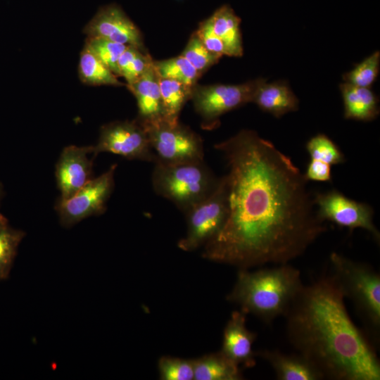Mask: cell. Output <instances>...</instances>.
Wrapping results in <instances>:
<instances>
[{"mask_svg": "<svg viewBox=\"0 0 380 380\" xmlns=\"http://www.w3.org/2000/svg\"><path fill=\"white\" fill-rule=\"evenodd\" d=\"M215 148L227 165L228 214L203 258L239 269L286 264L326 232L303 173L273 143L242 129Z\"/></svg>", "mask_w": 380, "mask_h": 380, "instance_id": "cell-1", "label": "cell"}, {"mask_svg": "<svg viewBox=\"0 0 380 380\" xmlns=\"http://www.w3.org/2000/svg\"><path fill=\"white\" fill-rule=\"evenodd\" d=\"M344 298L332 274L303 285L284 315L289 339L324 379L379 380L376 353L350 319Z\"/></svg>", "mask_w": 380, "mask_h": 380, "instance_id": "cell-2", "label": "cell"}, {"mask_svg": "<svg viewBox=\"0 0 380 380\" xmlns=\"http://www.w3.org/2000/svg\"><path fill=\"white\" fill-rule=\"evenodd\" d=\"M303 286L300 271L288 263L254 272L239 269L227 298L246 315L270 323L285 315Z\"/></svg>", "mask_w": 380, "mask_h": 380, "instance_id": "cell-3", "label": "cell"}, {"mask_svg": "<svg viewBox=\"0 0 380 380\" xmlns=\"http://www.w3.org/2000/svg\"><path fill=\"white\" fill-rule=\"evenodd\" d=\"M218 180L204 160L174 164L156 162L151 174L154 191L184 213L207 197Z\"/></svg>", "mask_w": 380, "mask_h": 380, "instance_id": "cell-4", "label": "cell"}, {"mask_svg": "<svg viewBox=\"0 0 380 380\" xmlns=\"http://www.w3.org/2000/svg\"><path fill=\"white\" fill-rule=\"evenodd\" d=\"M332 274L368 327L377 334L380 327V276L365 263L331 253Z\"/></svg>", "mask_w": 380, "mask_h": 380, "instance_id": "cell-5", "label": "cell"}, {"mask_svg": "<svg viewBox=\"0 0 380 380\" xmlns=\"http://www.w3.org/2000/svg\"><path fill=\"white\" fill-rule=\"evenodd\" d=\"M186 232L177 243L179 249L190 252L203 247L222 229L228 214L225 176L219 178L214 190L186 213Z\"/></svg>", "mask_w": 380, "mask_h": 380, "instance_id": "cell-6", "label": "cell"}, {"mask_svg": "<svg viewBox=\"0 0 380 380\" xmlns=\"http://www.w3.org/2000/svg\"><path fill=\"white\" fill-rule=\"evenodd\" d=\"M140 122L146 130L156 162L174 164L203 160L201 138L179 122H170L161 118Z\"/></svg>", "mask_w": 380, "mask_h": 380, "instance_id": "cell-7", "label": "cell"}, {"mask_svg": "<svg viewBox=\"0 0 380 380\" xmlns=\"http://www.w3.org/2000/svg\"><path fill=\"white\" fill-rule=\"evenodd\" d=\"M265 80L258 77L238 84H196L191 100L205 123L213 126L226 113L252 103L257 89Z\"/></svg>", "mask_w": 380, "mask_h": 380, "instance_id": "cell-8", "label": "cell"}, {"mask_svg": "<svg viewBox=\"0 0 380 380\" xmlns=\"http://www.w3.org/2000/svg\"><path fill=\"white\" fill-rule=\"evenodd\" d=\"M116 168V164L112 165L106 172L92 178L70 198L58 200L56 210L61 225L70 227L88 217L105 212L106 202L114 187Z\"/></svg>", "mask_w": 380, "mask_h": 380, "instance_id": "cell-9", "label": "cell"}, {"mask_svg": "<svg viewBox=\"0 0 380 380\" xmlns=\"http://www.w3.org/2000/svg\"><path fill=\"white\" fill-rule=\"evenodd\" d=\"M101 152L112 153L128 160L153 163L156 161L146 130L137 119L103 125L98 142L94 146V156Z\"/></svg>", "mask_w": 380, "mask_h": 380, "instance_id": "cell-10", "label": "cell"}, {"mask_svg": "<svg viewBox=\"0 0 380 380\" xmlns=\"http://www.w3.org/2000/svg\"><path fill=\"white\" fill-rule=\"evenodd\" d=\"M317 217L353 231L361 228L379 241L380 234L374 222V210L366 203L353 200L336 189L317 193L313 197Z\"/></svg>", "mask_w": 380, "mask_h": 380, "instance_id": "cell-11", "label": "cell"}, {"mask_svg": "<svg viewBox=\"0 0 380 380\" xmlns=\"http://www.w3.org/2000/svg\"><path fill=\"white\" fill-rule=\"evenodd\" d=\"M94 146H68L62 151L56 165L59 199L72 196L92 179Z\"/></svg>", "mask_w": 380, "mask_h": 380, "instance_id": "cell-12", "label": "cell"}, {"mask_svg": "<svg viewBox=\"0 0 380 380\" xmlns=\"http://www.w3.org/2000/svg\"><path fill=\"white\" fill-rule=\"evenodd\" d=\"M83 31L87 37H101L144 51L139 29L115 4L100 8Z\"/></svg>", "mask_w": 380, "mask_h": 380, "instance_id": "cell-13", "label": "cell"}, {"mask_svg": "<svg viewBox=\"0 0 380 380\" xmlns=\"http://www.w3.org/2000/svg\"><path fill=\"white\" fill-rule=\"evenodd\" d=\"M245 315L242 311L232 312L224 329L220 351L239 367H252L255 365L253 346L256 335L247 328Z\"/></svg>", "mask_w": 380, "mask_h": 380, "instance_id": "cell-14", "label": "cell"}, {"mask_svg": "<svg viewBox=\"0 0 380 380\" xmlns=\"http://www.w3.org/2000/svg\"><path fill=\"white\" fill-rule=\"evenodd\" d=\"M158 79L153 61L138 79L132 84H127L136 98L139 113L137 120L141 122L163 118Z\"/></svg>", "mask_w": 380, "mask_h": 380, "instance_id": "cell-15", "label": "cell"}, {"mask_svg": "<svg viewBox=\"0 0 380 380\" xmlns=\"http://www.w3.org/2000/svg\"><path fill=\"white\" fill-rule=\"evenodd\" d=\"M252 103L277 118L299 108V99L285 80L268 83L265 79L257 89Z\"/></svg>", "mask_w": 380, "mask_h": 380, "instance_id": "cell-16", "label": "cell"}, {"mask_svg": "<svg viewBox=\"0 0 380 380\" xmlns=\"http://www.w3.org/2000/svg\"><path fill=\"white\" fill-rule=\"evenodd\" d=\"M256 355L266 360L280 380H320L322 373L306 357L300 354L289 355L279 350H263Z\"/></svg>", "mask_w": 380, "mask_h": 380, "instance_id": "cell-17", "label": "cell"}, {"mask_svg": "<svg viewBox=\"0 0 380 380\" xmlns=\"http://www.w3.org/2000/svg\"><path fill=\"white\" fill-rule=\"evenodd\" d=\"M339 89L346 119L369 122L378 117L379 99L370 87H355L343 82Z\"/></svg>", "mask_w": 380, "mask_h": 380, "instance_id": "cell-18", "label": "cell"}, {"mask_svg": "<svg viewBox=\"0 0 380 380\" xmlns=\"http://www.w3.org/2000/svg\"><path fill=\"white\" fill-rule=\"evenodd\" d=\"M212 27L224 45L227 56L241 57L243 53L241 18L228 5L217 8L210 17Z\"/></svg>", "mask_w": 380, "mask_h": 380, "instance_id": "cell-19", "label": "cell"}, {"mask_svg": "<svg viewBox=\"0 0 380 380\" xmlns=\"http://www.w3.org/2000/svg\"><path fill=\"white\" fill-rule=\"evenodd\" d=\"M194 380H240V367L221 351L193 360Z\"/></svg>", "mask_w": 380, "mask_h": 380, "instance_id": "cell-20", "label": "cell"}, {"mask_svg": "<svg viewBox=\"0 0 380 380\" xmlns=\"http://www.w3.org/2000/svg\"><path fill=\"white\" fill-rule=\"evenodd\" d=\"M79 76L81 81L88 85H125L118 80V76L97 58L86 43L80 53Z\"/></svg>", "mask_w": 380, "mask_h": 380, "instance_id": "cell-21", "label": "cell"}, {"mask_svg": "<svg viewBox=\"0 0 380 380\" xmlns=\"http://www.w3.org/2000/svg\"><path fill=\"white\" fill-rule=\"evenodd\" d=\"M158 82L163 118L170 122H177L182 108L191 99L193 87L167 78L159 77Z\"/></svg>", "mask_w": 380, "mask_h": 380, "instance_id": "cell-22", "label": "cell"}, {"mask_svg": "<svg viewBox=\"0 0 380 380\" xmlns=\"http://www.w3.org/2000/svg\"><path fill=\"white\" fill-rule=\"evenodd\" d=\"M25 233L11 227L8 220L0 213V280L9 276L18 247Z\"/></svg>", "mask_w": 380, "mask_h": 380, "instance_id": "cell-23", "label": "cell"}, {"mask_svg": "<svg viewBox=\"0 0 380 380\" xmlns=\"http://www.w3.org/2000/svg\"><path fill=\"white\" fill-rule=\"evenodd\" d=\"M153 67L159 77L175 80L189 87L196 85L201 76L182 55L163 61H153Z\"/></svg>", "mask_w": 380, "mask_h": 380, "instance_id": "cell-24", "label": "cell"}, {"mask_svg": "<svg viewBox=\"0 0 380 380\" xmlns=\"http://www.w3.org/2000/svg\"><path fill=\"white\" fill-rule=\"evenodd\" d=\"M153 61L144 51L128 45L118 62L120 77H123L127 84H130L148 69Z\"/></svg>", "mask_w": 380, "mask_h": 380, "instance_id": "cell-25", "label": "cell"}, {"mask_svg": "<svg viewBox=\"0 0 380 380\" xmlns=\"http://www.w3.org/2000/svg\"><path fill=\"white\" fill-rule=\"evenodd\" d=\"M380 70V52L376 51L343 75L344 82L359 87H371Z\"/></svg>", "mask_w": 380, "mask_h": 380, "instance_id": "cell-26", "label": "cell"}, {"mask_svg": "<svg viewBox=\"0 0 380 380\" xmlns=\"http://www.w3.org/2000/svg\"><path fill=\"white\" fill-rule=\"evenodd\" d=\"M310 159L317 160L330 165L345 162V156L338 146L324 134H317L311 137L305 144Z\"/></svg>", "mask_w": 380, "mask_h": 380, "instance_id": "cell-27", "label": "cell"}, {"mask_svg": "<svg viewBox=\"0 0 380 380\" xmlns=\"http://www.w3.org/2000/svg\"><path fill=\"white\" fill-rule=\"evenodd\" d=\"M86 44L111 72L120 77L118 62L128 45L101 37H87Z\"/></svg>", "mask_w": 380, "mask_h": 380, "instance_id": "cell-28", "label": "cell"}, {"mask_svg": "<svg viewBox=\"0 0 380 380\" xmlns=\"http://www.w3.org/2000/svg\"><path fill=\"white\" fill-rule=\"evenodd\" d=\"M181 55L188 60L201 75L222 58V56L208 51L195 32L191 36Z\"/></svg>", "mask_w": 380, "mask_h": 380, "instance_id": "cell-29", "label": "cell"}, {"mask_svg": "<svg viewBox=\"0 0 380 380\" xmlns=\"http://www.w3.org/2000/svg\"><path fill=\"white\" fill-rule=\"evenodd\" d=\"M160 379L162 380H193V360L163 356L158 362Z\"/></svg>", "mask_w": 380, "mask_h": 380, "instance_id": "cell-30", "label": "cell"}, {"mask_svg": "<svg viewBox=\"0 0 380 380\" xmlns=\"http://www.w3.org/2000/svg\"><path fill=\"white\" fill-rule=\"evenodd\" d=\"M195 33L208 51L222 56H227L224 45L215 33L209 18L200 23Z\"/></svg>", "mask_w": 380, "mask_h": 380, "instance_id": "cell-31", "label": "cell"}, {"mask_svg": "<svg viewBox=\"0 0 380 380\" xmlns=\"http://www.w3.org/2000/svg\"><path fill=\"white\" fill-rule=\"evenodd\" d=\"M329 164L310 159L303 173L307 181L331 182V168Z\"/></svg>", "mask_w": 380, "mask_h": 380, "instance_id": "cell-32", "label": "cell"}, {"mask_svg": "<svg viewBox=\"0 0 380 380\" xmlns=\"http://www.w3.org/2000/svg\"><path fill=\"white\" fill-rule=\"evenodd\" d=\"M3 196H4L3 186L0 183V202H1V199H2Z\"/></svg>", "mask_w": 380, "mask_h": 380, "instance_id": "cell-33", "label": "cell"}]
</instances>
